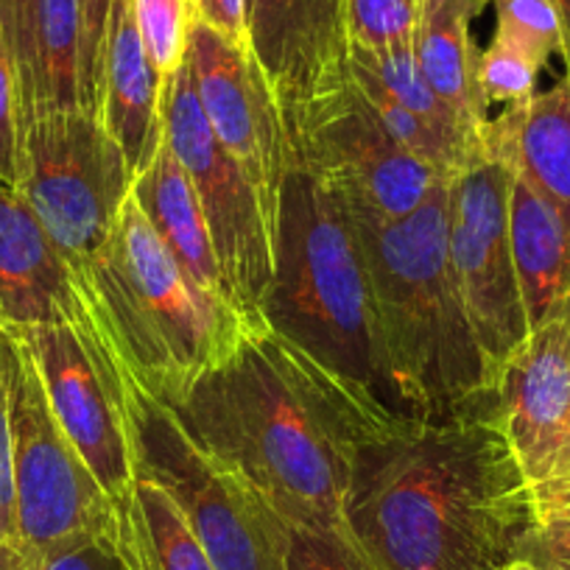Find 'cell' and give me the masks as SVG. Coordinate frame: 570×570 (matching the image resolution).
Wrapping results in <instances>:
<instances>
[{"label":"cell","instance_id":"cell-21","mask_svg":"<svg viewBox=\"0 0 570 570\" xmlns=\"http://www.w3.org/2000/svg\"><path fill=\"white\" fill-rule=\"evenodd\" d=\"M473 18L475 14L456 0H422L420 26L414 35V57L431 90L448 104L470 140L484 151L490 109L475 85L481 48L470 35Z\"/></svg>","mask_w":570,"mask_h":570},{"label":"cell","instance_id":"cell-8","mask_svg":"<svg viewBox=\"0 0 570 570\" xmlns=\"http://www.w3.org/2000/svg\"><path fill=\"white\" fill-rule=\"evenodd\" d=\"M160 115L168 146L199 196L229 299L240 316L261 320L274 274L272 218L255 183L207 124L188 57L163 79Z\"/></svg>","mask_w":570,"mask_h":570},{"label":"cell","instance_id":"cell-30","mask_svg":"<svg viewBox=\"0 0 570 570\" xmlns=\"http://www.w3.org/2000/svg\"><path fill=\"white\" fill-rule=\"evenodd\" d=\"M0 537L20 540L12 445V331H0Z\"/></svg>","mask_w":570,"mask_h":570},{"label":"cell","instance_id":"cell-13","mask_svg":"<svg viewBox=\"0 0 570 570\" xmlns=\"http://www.w3.org/2000/svg\"><path fill=\"white\" fill-rule=\"evenodd\" d=\"M188 62L207 124L255 183L277 233L279 194L294 166V149L261 62L249 46L227 40L199 20H190Z\"/></svg>","mask_w":570,"mask_h":570},{"label":"cell","instance_id":"cell-41","mask_svg":"<svg viewBox=\"0 0 570 570\" xmlns=\"http://www.w3.org/2000/svg\"><path fill=\"white\" fill-rule=\"evenodd\" d=\"M456 3H462L464 9H470L473 14H479L487 3H492V0H456Z\"/></svg>","mask_w":570,"mask_h":570},{"label":"cell","instance_id":"cell-14","mask_svg":"<svg viewBox=\"0 0 570 570\" xmlns=\"http://www.w3.org/2000/svg\"><path fill=\"white\" fill-rule=\"evenodd\" d=\"M246 18L249 48L288 129L353 81L347 0H246Z\"/></svg>","mask_w":570,"mask_h":570},{"label":"cell","instance_id":"cell-6","mask_svg":"<svg viewBox=\"0 0 570 570\" xmlns=\"http://www.w3.org/2000/svg\"><path fill=\"white\" fill-rule=\"evenodd\" d=\"M135 475L177 501L216 570H288L292 529L227 462L196 445L177 414L124 372Z\"/></svg>","mask_w":570,"mask_h":570},{"label":"cell","instance_id":"cell-27","mask_svg":"<svg viewBox=\"0 0 570 570\" xmlns=\"http://www.w3.org/2000/svg\"><path fill=\"white\" fill-rule=\"evenodd\" d=\"M149 62L168 79L188 57V0H131Z\"/></svg>","mask_w":570,"mask_h":570},{"label":"cell","instance_id":"cell-33","mask_svg":"<svg viewBox=\"0 0 570 570\" xmlns=\"http://www.w3.org/2000/svg\"><path fill=\"white\" fill-rule=\"evenodd\" d=\"M115 3L118 0H81V87H85V107L92 112L98 104L104 48H107Z\"/></svg>","mask_w":570,"mask_h":570},{"label":"cell","instance_id":"cell-22","mask_svg":"<svg viewBox=\"0 0 570 570\" xmlns=\"http://www.w3.org/2000/svg\"><path fill=\"white\" fill-rule=\"evenodd\" d=\"M115 514V551L129 570H216L183 509L149 475H135Z\"/></svg>","mask_w":570,"mask_h":570},{"label":"cell","instance_id":"cell-32","mask_svg":"<svg viewBox=\"0 0 570 570\" xmlns=\"http://www.w3.org/2000/svg\"><path fill=\"white\" fill-rule=\"evenodd\" d=\"M520 557L542 570H570V503L534 509V523Z\"/></svg>","mask_w":570,"mask_h":570},{"label":"cell","instance_id":"cell-37","mask_svg":"<svg viewBox=\"0 0 570 570\" xmlns=\"http://www.w3.org/2000/svg\"><path fill=\"white\" fill-rule=\"evenodd\" d=\"M531 503H534V509L537 507H557V503H570V468L531 487Z\"/></svg>","mask_w":570,"mask_h":570},{"label":"cell","instance_id":"cell-17","mask_svg":"<svg viewBox=\"0 0 570 570\" xmlns=\"http://www.w3.org/2000/svg\"><path fill=\"white\" fill-rule=\"evenodd\" d=\"M160 92L163 79L142 48L135 7L131 0H118L112 23H109L107 48H104L96 112L101 115L107 131L120 146L135 177L155 160L166 137Z\"/></svg>","mask_w":570,"mask_h":570},{"label":"cell","instance_id":"cell-5","mask_svg":"<svg viewBox=\"0 0 570 570\" xmlns=\"http://www.w3.org/2000/svg\"><path fill=\"white\" fill-rule=\"evenodd\" d=\"M73 279L120 370L166 405L227 358L249 322L190 283L131 196Z\"/></svg>","mask_w":570,"mask_h":570},{"label":"cell","instance_id":"cell-28","mask_svg":"<svg viewBox=\"0 0 570 570\" xmlns=\"http://www.w3.org/2000/svg\"><path fill=\"white\" fill-rule=\"evenodd\" d=\"M540 70L542 65L534 62L529 53L492 37V42L479 57L475 85H479L487 109L512 107V104H523L531 96H537Z\"/></svg>","mask_w":570,"mask_h":570},{"label":"cell","instance_id":"cell-16","mask_svg":"<svg viewBox=\"0 0 570 570\" xmlns=\"http://www.w3.org/2000/svg\"><path fill=\"white\" fill-rule=\"evenodd\" d=\"M76 279L18 188L0 183V331L79 325Z\"/></svg>","mask_w":570,"mask_h":570},{"label":"cell","instance_id":"cell-29","mask_svg":"<svg viewBox=\"0 0 570 570\" xmlns=\"http://www.w3.org/2000/svg\"><path fill=\"white\" fill-rule=\"evenodd\" d=\"M42 0H0V40L12 57L20 87L23 126L35 112L37 90V29H40Z\"/></svg>","mask_w":570,"mask_h":570},{"label":"cell","instance_id":"cell-12","mask_svg":"<svg viewBox=\"0 0 570 570\" xmlns=\"http://www.w3.org/2000/svg\"><path fill=\"white\" fill-rule=\"evenodd\" d=\"M509 190L512 171L490 157L451 179L448 249L470 325L495 383L531 336L509 244Z\"/></svg>","mask_w":570,"mask_h":570},{"label":"cell","instance_id":"cell-39","mask_svg":"<svg viewBox=\"0 0 570 570\" xmlns=\"http://www.w3.org/2000/svg\"><path fill=\"white\" fill-rule=\"evenodd\" d=\"M553 9L559 14V23H562V62H564V73H570V0H551Z\"/></svg>","mask_w":570,"mask_h":570},{"label":"cell","instance_id":"cell-38","mask_svg":"<svg viewBox=\"0 0 570 570\" xmlns=\"http://www.w3.org/2000/svg\"><path fill=\"white\" fill-rule=\"evenodd\" d=\"M0 570H42V557L23 542L0 537Z\"/></svg>","mask_w":570,"mask_h":570},{"label":"cell","instance_id":"cell-19","mask_svg":"<svg viewBox=\"0 0 570 570\" xmlns=\"http://www.w3.org/2000/svg\"><path fill=\"white\" fill-rule=\"evenodd\" d=\"M131 199L151 224L163 246L179 263V268L188 274L190 283L199 285L210 297L227 299L233 305L216 252H213L199 196L166 137H163L155 160L131 183Z\"/></svg>","mask_w":570,"mask_h":570},{"label":"cell","instance_id":"cell-11","mask_svg":"<svg viewBox=\"0 0 570 570\" xmlns=\"http://www.w3.org/2000/svg\"><path fill=\"white\" fill-rule=\"evenodd\" d=\"M288 135L294 163L336 190L350 210L375 222L411 216L448 179L383 129L355 81L311 107Z\"/></svg>","mask_w":570,"mask_h":570},{"label":"cell","instance_id":"cell-23","mask_svg":"<svg viewBox=\"0 0 570 570\" xmlns=\"http://www.w3.org/2000/svg\"><path fill=\"white\" fill-rule=\"evenodd\" d=\"M81 107H85L81 0H42L40 29H37V90L31 118H37L40 112H62V109Z\"/></svg>","mask_w":570,"mask_h":570},{"label":"cell","instance_id":"cell-24","mask_svg":"<svg viewBox=\"0 0 570 570\" xmlns=\"http://www.w3.org/2000/svg\"><path fill=\"white\" fill-rule=\"evenodd\" d=\"M350 68L366 73L372 81H377L389 96L397 98L403 107L414 109L416 115L428 118L431 124L464 137L475 151H481V146H475V142L470 140V135L462 129L456 115L448 109V104L431 90V85H428V79L422 76L420 62H416L414 57V46L392 48V51H361V48H353ZM481 155H484V151H481Z\"/></svg>","mask_w":570,"mask_h":570},{"label":"cell","instance_id":"cell-4","mask_svg":"<svg viewBox=\"0 0 570 570\" xmlns=\"http://www.w3.org/2000/svg\"><path fill=\"white\" fill-rule=\"evenodd\" d=\"M261 316L400 416L364 240L342 196L299 163L279 194L274 274Z\"/></svg>","mask_w":570,"mask_h":570},{"label":"cell","instance_id":"cell-1","mask_svg":"<svg viewBox=\"0 0 570 570\" xmlns=\"http://www.w3.org/2000/svg\"><path fill=\"white\" fill-rule=\"evenodd\" d=\"M190 440L238 470L288 523L355 553L347 492L355 462L400 416L249 320L240 342L171 403ZM358 557V553H355Z\"/></svg>","mask_w":570,"mask_h":570},{"label":"cell","instance_id":"cell-36","mask_svg":"<svg viewBox=\"0 0 570 570\" xmlns=\"http://www.w3.org/2000/svg\"><path fill=\"white\" fill-rule=\"evenodd\" d=\"M42 570H129L112 542L85 540L42 557Z\"/></svg>","mask_w":570,"mask_h":570},{"label":"cell","instance_id":"cell-2","mask_svg":"<svg viewBox=\"0 0 570 570\" xmlns=\"http://www.w3.org/2000/svg\"><path fill=\"white\" fill-rule=\"evenodd\" d=\"M344 512L366 570H501L534 523L495 416L397 422L361 451Z\"/></svg>","mask_w":570,"mask_h":570},{"label":"cell","instance_id":"cell-26","mask_svg":"<svg viewBox=\"0 0 570 570\" xmlns=\"http://www.w3.org/2000/svg\"><path fill=\"white\" fill-rule=\"evenodd\" d=\"M495 37L529 53L542 68L553 53H562V23L551 0H492Z\"/></svg>","mask_w":570,"mask_h":570},{"label":"cell","instance_id":"cell-9","mask_svg":"<svg viewBox=\"0 0 570 570\" xmlns=\"http://www.w3.org/2000/svg\"><path fill=\"white\" fill-rule=\"evenodd\" d=\"M12 445L18 531L48 557L85 540L112 542L118 514L48 405L29 344L12 331Z\"/></svg>","mask_w":570,"mask_h":570},{"label":"cell","instance_id":"cell-34","mask_svg":"<svg viewBox=\"0 0 570 570\" xmlns=\"http://www.w3.org/2000/svg\"><path fill=\"white\" fill-rule=\"evenodd\" d=\"M288 570H366L353 551L322 534L292 529Z\"/></svg>","mask_w":570,"mask_h":570},{"label":"cell","instance_id":"cell-40","mask_svg":"<svg viewBox=\"0 0 570 570\" xmlns=\"http://www.w3.org/2000/svg\"><path fill=\"white\" fill-rule=\"evenodd\" d=\"M501 570H542V568H540V564L531 562V559L518 557V559H512V562H509L507 568H501Z\"/></svg>","mask_w":570,"mask_h":570},{"label":"cell","instance_id":"cell-7","mask_svg":"<svg viewBox=\"0 0 570 570\" xmlns=\"http://www.w3.org/2000/svg\"><path fill=\"white\" fill-rule=\"evenodd\" d=\"M131 183L124 151L92 109L40 112L23 126L18 190L70 274L101 249Z\"/></svg>","mask_w":570,"mask_h":570},{"label":"cell","instance_id":"cell-20","mask_svg":"<svg viewBox=\"0 0 570 570\" xmlns=\"http://www.w3.org/2000/svg\"><path fill=\"white\" fill-rule=\"evenodd\" d=\"M509 244L531 331L568 314L570 233L562 213L514 174L509 190Z\"/></svg>","mask_w":570,"mask_h":570},{"label":"cell","instance_id":"cell-18","mask_svg":"<svg viewBox=\"0 0 570 570\" xmlns=\"http://www.w3.org/2000/svg\"><path fill=\"white\" fill-rule=\"evenodd\" d=\"M484 157L540 190L562 213L570 233V73L551 90L490 115Z\"/></svg>","mask_w":570,"mask_h":570},{"label":"cell","instance_id":"cell-3","mask_svg":"<svg viewBox=\"0 0 570 570\" xmlns=\"http://www.w3.org/2000/svg\"><path fill=\"white\" fill-rule=\"evenodd\" d=\"M350 216L370 261L400 416L420 422L495 416V375L470 325L448 249L451 179H442L400 222H375L355 210Z\"/></svg>","mask_w":570,"mask_h":570},{"label":"cell","instance_id":"cell-15","mask_svg":"<svg viewBox=\"0 0 570 570\" xmlns=\"http://www.w3.org/2000/svg\"><path fill=\"white\" fill-rule=\"evenodd\" d=\"M495 420L529 487L570 462V316L531 331L498 381Z\"/></svg>","mask_w":570,"mask_h":570},{"label":"cell","instance_id":"cell-25","mask_svg":"<svg viewBox=\"0 0 570 570\" xmlns=\"http://www.w3.org/2000/svg\"><path fill=\"white\" fill-rule=\"evenodd\" d=\"M422 0H347L350 40L361 51L414 46Z\"/></svg>","mask_w":570,"mask_h":570},{"label":"cell","instance_id":"cell-31","mask_svg":"<svg viewBox=\"0 0 570 570\" xmlns=\"http://www.w3.org/2000/svg\"><path fill=\"white\" fill-rule=\"evenodd\" d=\"M20 149H23V112L12 57L0 40V183L18 188Z\"/></svg>","mask_w":570,"mask_h":570},{"label":"cell","instance_id":"cell-10","mask_svg":"<svg viewBox=\"0 0 570 570\" xmlns=\"http://www.w3.org/2000/svg\"><path fill=\"white\" fill-rule=\"evenodd\" d=\"M40 370L48 405L79 456L118 507L135 481L126 383L85 305L79 325H40L20 331Z\"/></svg>","mask_w":570,"mask_h":570},{"label":"cell","instance_id":"cell-35","mask_svg":"<svg viewBox=\"0 0 570 570\" xmlns=\"http://www.w3.org/2000/svg\"><path fill=\"white\" fill-rule=\"evenodd\" d=\"M190 20L210 26L227 40L249 46V18H246V0H188Z\"/></svg>","mask_w":570,"mask_h":570},{"label":"cell","instance_id":"cell-42","mask_svg":"<svg viewBox=\"0 0 570 570\" xmlns=\"http://www.w3.org/2000/svg\"><path fill=\"white\" fill-rule=\"evenodd\" d=\"M568 468H570V462H568ZM568 468H564V470H568Z\"/></svg>","mask_w":570,"mask_h":570}]
</instances>
